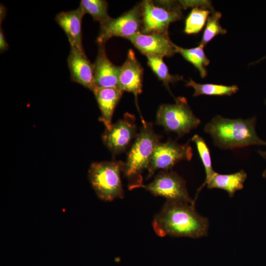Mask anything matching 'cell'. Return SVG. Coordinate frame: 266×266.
Listing matches in <instances>:
<instances>
[{"mask_svg":"<svg viewBox=\"0 0 266 266\" xmlns=\"http://www.w3.org/2000/svg\"><path fill=\"white\" fill-rule=\"evenodd\" d=\"M209 219L200 215L194 204L166 200L152 221L156 234L164 237L198 238L208 235Z\"/></svg>","mask_w":266,"mask_h":266,"instance_id":"6da1fadb","label":"cell"},{"mask_svg":"<svg viewBox=\"0 0 266 266\" xmlns=\"http://www.w3.org/2000/svg\"><path fill=\"white\" fill-rule=\"evenodd\" d=\"M257 117L229 119L217 115L204 127L214 145L222 149L233 150L251 145L266 146L256 131Z\"/></svg>","mask_w":266,"mask_h":266,"instance_id":"7a4b0ae2","label":"cell"},{"mask_svg":"<svg viewBox=\"0 0 266 266\" xmlns=\"http://www.w3.org/2000/svg\"><path fill=\"white\" fill-rule=\"evenodd\" d=\"M137 133L125 162L123 174L130 190L143 188L142 173L147 169L155 148L162 138L156 133L153 124L145 120Z\"/></svg>","mask_w":266,"mask_h":266,"instance_id":"3957f363","label":"cell"},{"mask_svg":"<svg viewBox=\"0 0 266 266\" xmlns=\"http://www.w3.org/2000/svg\"><path fill=\"white\" fill-rule=\"evenodd\" d=\"M124 165L121 161L95 162L91 165L88 179L100 200L110 201L124 197L121 174Z\"/></svg>","mask_w":266,"mask_h":266,"instance_id":"277c9868","label":"cell"},{"mask_svg":"<svg viewBox=\"0 0 266 266\" xmlns=\"http://www.w3.org/2000/svg\"><path fill=\"white\" fill-rule=\"evenodd\" d=\"M142 22L140 33L144 34H168L169 25L180 20L183 16L182 7L174 0L141 2Z\"/></svg>","mask_w":266,"mask_h":266,"instance_id":"5b68a950","label":"cell"},{"mask_svg":"<svg viewBox=\"0 0 266 266\" xmlns=\"http://www.w3.org/2000/svg\"><path fill=\"white\" fill-rule=\"evenodd\" d=\"M200 123L183 97L175 98L174 103L162 104L157 112L156 123L178 137L198 128Z\"/></svg>","mask_w":266,"mask_h":266,"instance_id":"8992f818","label":"cell"},{"mask_svg":"<svg viewBox=\"0 0 266 266\" xmlns=\"http://www.w3.org/2000/svg\"><path fill=\"white\" fill-rule=\"evenodd\" d=\"M142 22L141 2L135 5L120 16L100 24V30L97 42L105 44L110 38L114 37L128 38L141 32Z\"/></svg>","mask_w":266,"mask_h":266,"instance_id":"52a82bcc","label":"cell"},{"mask_svg":"<svg viewBox=\"0 0 266 266\" xmlns=\"http://www.w3.org/2000/svg\"><path fill=\"white\" fill-rule=\"evenodd\" d=\"M190 142V139L183 144L171 139L165 142H159L147 169V178L151 177L158 170H170L179 162L190 161L193 153Z\"/></svg>","mask_w":266,"mask_h":266,"instance_id":"ba28073f","label":"cell"},{"mask_svg":"<svg viewBox=\"0 0 266 266\" xmlns=\"http://www.w3.org/2000/svg\"><path fill=\"white\" fill-rule=\"evenodd\" d=\"M143 188L153 196L165 198L166 200L195 204V201L188 193L186 181L172 169L161 170L153 181L144 185Z\"/></svg>","mask_w":266,"mask_h":266,"instance_id":"9c48e42d","label":"cell"},{"mask_svg":"<svg viewBox=\"0 0 266 266\" xmlns=\"http://www.w3.org/2000/svg\"><path fill=\"white\" fill-rule=\"evenodd\" d=\"M137 133L135 116L126 113L123 118L105 129L102 139L104 144L115 156L125 151Z\"/></svg>","mask_w":266,"mask_h":266,"instance_id":"30bf717a","label":"cell"},{"mask_svg":"<svg viewBox=\"0 0 266 266\" xmlns=\"http://www.w3.org/2000/svg\"><path fill=\"white\" fill-rule=\"evenodd\" d=\"M127 39L146 57H170L176 53L168 34H144L139 32Z\"/></svg>","mask_w":266,"mask_h":266,"instance_id":"8fae6325","label":"cell"},{"mask_svg":"<svg viewBox=\"0 0 266 266\" xmlns=\"http://www.w3.org/2000/svg\"><path fill=\"white\" fill-rule=\"evenodd\" d=\"M143 75V69L134 52L130 49L125 61L119 66L118 88L123 92H131L134 95L138 111L137 101L138 95L142 92Z\"/></svg>","mask_w":266,"mask_h":266,"instance_id":"7c38bea8","label":"cell"},{"mask_svg":"<svg viewBox=\"0 0 266 266\" xmlns=\"http://www.w3.org/2000/svg\"><path fill=\"white\" fill-rule=\"evenodd\" d=\"M67 64L72 81L93 92L97 88L95 82L94 64L88 60L85 52L70 47Z\"/></svg>","mask_w":266,"mask_h":266,"instance_id":"4fadbf2b","label":"cell"},{"mask_svg":"<svg viewBox=\"0 0 266 266\" xmlns=\"http://www.w3.org/2000/svg\"><path fill=\"white\" fill-rule=\"evenodd\" d=\"M104 45L98 44L97 56L93 64L95 84L97 88L119 89V66H115L108 59Z\"/></svg>","mask_w":266,"mask_h":266,"instance_id":"5bb4252c","label":"cell"},{"mask_svg":"<svg viewBox=\"0 0 266 266\" xmlns=\"http://www.w3.org/2000/svg\"><path fill=\"white\" fill-rule=\"evenodd\" d=\"M85 13L79 7L67 11H62L57 14L55 19L65 33L70 47L84 52L82 43V21Z\"/></svg>","mask_w":266,"mask_h":266,"instance_id":"9a60e30c","label":"cell"},{"mask_svg":"<svg viewBox=\"0 0 266 266\" xmlns=\"http://www.w3.org/2000/svg\"><path fill=\"white\" fill-rule=\"evenodd\" d=\"M123 92L116 88H97L93 92L101 116L99 120L105 129L110 127L114 109L122 97Z\"/></svg>","mask_w":266,"mask_h":266,"instance_id":"2e32d148","label":"cell"},{"mask_svg":"<svg viewBox=\"0 0 266 266\" xmlns=\"http://www.w3.org/2000/svg\"><path fill=\"white\" fill-rule=\"evenodd\" d=\"M247 177L243 169L232 174H222L215 172L206 184L208 189H220L226 191L230 197L243 189Z\"/></svg>","mask_w":266,"mask_h":266,"instance_id":"e0dca14e","label":"cell"},{"mask_svg":"<svg viewBox=\"0 0 266 266\" xmlns=\"http://www.w3.org/2000/svg\"><path fill=\"white\" fill-rule=\"evenodd\" d=\"M175 53H179L187 61L191 63L199 71L201 78L207 75L205 66L210 63L204 50V46L200 45L192 48H184L173 43Z\"/></svg>","mask_w":266,"mask_h":266,"instance_id":"ac0fdd59","label":"cell"},{"mask_svg":"<svg viewBox=\"0 0 266 266\" xmlns=\"http://www.w3.org/2000/svg\"><path fill=\"white\" fill-rule=\"evenodd\" d=\"M185 86L194 89L195 92L193 95L194 97L202 95L230 96L236 93L239 90L238 87L236 85L226 86L209 83L200 84L196 82L191 78L186 82Z\"/></svg>","mask_w":266,"mask_h":266,"instance_id":"d6986e66","label":"cell"},{"mask_svg":"<svg viewBox=\"0 0 266 266\" xmlns=\"http://www.w3.org/2000/svg\"><path fill=\"white\" fill-rule=\"evenodd\" d=\"M147 63L152 71L158 78L162 81L170 93V83L174 84L183 79L182 76L173 75L168 70L167 66L163 61V58L154 56H147Z\"/></svg>","mask_w":266,"mask_h":266,"instance_id":"ffe728a7","label":"cell"},{"mask_svg":"<svg viewBox=\"0 0 266 266\" xmlns=\"http://www.w3.org/2000/svg\"><path fill=\"white\" fill-rule=\"evenodd\" d=\"M192 141H193L196 145L198 153L203 165L205 173V180L203 183L198 190L197 194L195 200V201H196L197 197L199 193L200 192L203 187L206 185L207 183L216 172L214 170L212 166L210 150L205 142V140L201 136L196 134L192 137Z\"/></svg>","mask_w":266,"mask_h":266,"instance_id":"44dd1931","label":"cell"},{"mask_svg":"<svg viewBox=\"0 0 266 266\" xmlns=\"http://www.w3.org/2000/svg\"><path fill=\"white\" fill-rule=\"evenodd\" d=\"M85 14H89L93 20L100 24L109 19L108 3L104 0H82L80 5Z\"/></svg>","mask_w":266,"mask_h":266,"instance_id":"7402d4cb","label":"cell"},{"mask_svg":"<svg viewBox=\"0 0 266 266\" xmlns=\"http://www.w3.org/2000/svg\"><path fill=\"white\" fill-rule=\"evenodd\" d=\"M211 11L201 7H194L185 21L184 32L187 34L199 33L204 27Z\"/></svg>","mask_w":266,"mask_h":266,"instance_id":"603a6c76","label":"cell"},{"mask_svg":"<svg viewBox=\"0 0 266 266\" xmlns=\"http://www.w3.org/2000/svg\"><path fill=\"white\" fill-rule=\"evenodd\" d=\"M221 17L222 14L220 12L214 11L208 17L200 45L204 47L217 35L225 34L227 33V30L223 28L220 24Z\"/></svg>","mask_w":266,"mask_h":266,"instance_id":"cb8c5ba5","label":"cell"},{"mask_svg":"<svg viewBox=\"0 0 266 266\" xmlns=\"http://www.w3.org/2000/svg\"><path fill=\"white\" fill-rule=\"evenodd\" d=\"M179 2L182 9H186L189 7H200L210 10L212 12L214 11L211 2L208 0H180Z\"/></svg>","mask_w":266,"mask_h":266,"instance_id":"d4e9b609","label":"cell"},{"mask_svg":"<svg viewBox=\"0 0 266 266\" xmlns=\"http://www.w3.org/2000/svg\"><path fill=\"white\" fill-rule=\"evenodd\" d=\"M8 44L6 40L4 33L0 26V53H2L7 50Z\"/></svg>","mask_w":266,"mask_h":266,"instance_id":"484cf974","label":"cell"},{"mask_svg":"<svg viewBox=\"0 0 266 266\" xmlns=\"http://www.w3.org/2000/svg\"><path fill=\"white\" fill-rule=\"evenodd\" d=\"M257 153L266 161V150H260L257 151ZM262 176L264 178H266V167L263 172Z\"/></svg>","mask_w":266,"mask_h":266,"instance_id":"4316f807","label":"cell"},{"mask_svg":"<svg viewBox=\"0 0 266 266\" xmlns=\"http://www.w3.org/2000/svg\"><path fill=\"white\" fill-rule=\"evenodd\" d=\"M0 23H1L6 14V8L1 4H0Z\"/></svg>","mask_w":266,"mask_h":266,"instance_id":"83f0119b","label":"cell"},{"mask_svg":"<svg viewBox=\"0 0 266 266\" xmlns=\"http://www.w3.org/2000/svg\"><path fill=\"white\" fill-rule=\"evenodd\" d=\"M266 59V56L263 57H262L261 59H260L259 60L256 61H255L252 63H251L250 64L251 65H256V64H257L259 63H260L261 62L263 61V60Z\"/></svg>","mask_w":266,"mask_h":266,"instance_id":"f1b7e54d","label":"cell"},{"mask_svg":"<svg viewBox=\"0 0 266 266\" xmlns=\"http://www.w3.org/2000/svg\"><path fill=\"white\" fill-rule=\"evenodd\" d=\"M264 102H265V104L266 105V99H265Z\"/></svg>","mask_w":266,"mask_h":266,"instance_id":"f546056e","label":"cell"}]
</instances>
